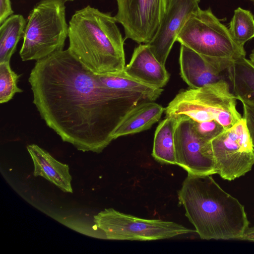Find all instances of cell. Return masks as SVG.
I'll return each instance as SVG.
<instances>
[{"instance_id":"6da1fadb","label":"cell","mask_w":254,"mask_h":254,"mask_svg":"<svg viewBox=\"0 0 254 254\" xmlns=\"http://www.w3.org/2000/svg\"><path fill=\"white\" fill-rule=\"evenodd\" d=\"M33 103L47 126L78 150L101 152L141 94L106 87L69 50L37 61L28 78Z\"/></svg>"},{"instance_id":"7a4b0ae2","label":"cell","mask_w":254,"mask_h":254,"mask_svg":"<svg viewBox=\"0 0 254 254\" xmlns=\"http://www.w3.org/2000/svg\"><path fill=\"white\" fill-rule=\"evenodd\" d=\"M179 203L202 240H241L249 227L244 206L212 175L188 174L178 192Z\"/></svg>"},{"instance_id":"3957f363","label":"cell","mask_w":254,"mask_h":254,"mask_svg":"<svg viewBox=\"0 0 254 254\" xmlns=\"http://www.w3.org/2000/svg\"><path fill=\"white\" fill-rule=\"evenodd\" d=\"M114 16L90 5L76 10L68 24L73 56L96 75L123 71L126 66L124 39Z\"/></svg>"},{"instance_id":"277c9868","label":"cell","mask_w":254,"mask_h":254,"mask_svg":"<svg viewBox=\"0 0 254 254\" xmlns=\"http://www.w3.org/2000/svg\"><path fill=\"white\" fill-rule=\"evenodd\" d=\"M176 41L199 54L222 71L235 60L245 57L232 39L228 28L210 7L193 12L179 32Z\"/></svg>"},{"instance_id":"5b68a950","label":"cell","mask_w":254,"mask_h":254,"mask_svg":"<svg viewBox=\"0 0 254 254\" xmlns=\"http://www.w3.org/2000/svg\"><path fill=\"white\" fill-rule=\"evenodd\" d=\"M237 100L228 83L221 79L199 88L180 91L165 111L166 116H186L195 122L214 120L227 129L243 118L237 110Z\"/></svg>"},{"instance_id":"8992f818","label":"cell","mask_w":254,"mask_h":254,"mask_svg":"<svg viewBox=\"0 0 254 254\" xmlns=\"http://www.w3.org/2000/svg\"><path fill=\"white\" fill-rule=\"evenodd\" d=\"M64 3L42 0L30 12L19 52L23 61H37L63 50L68 34Z\"/></svg>"},{"instance_id":"52a82bcc","label":"cell","mask_w":254,"mask_h":254,"mask_svg":"<svg viewBox=\"0 0 254 254\" xmlns=\"http://www.w3.org/2000/svg\"><path fill=\"white\" fill-rule=\"evenodd\" d=\"M94 222L102 238L112 240L153 241L195 232L174 222L141 218L113 208L94 215Z\"/></svg>"},{"instance_id":"ba28073f","label":"cell","mask_w":254,"mask_h":254,"mask_svg":"<svg viewBox=\"0 0 254 254\" xmlns=\"http://www.w3.org/2000/svg\"><path fill=\"white\" fill-rule=\"evenodd\" d=\"M210 141L216 174L232 181L251 171L254 147L243 118Z\"/></svg>"},{"instance_id":"9c48e42d","label":"cell","mask_w":254,"mask_h":254,"mask_svg":"<svg viewBox=\"0 0 254 254\" xmlns=\"http://www.w3.org/2000/svg\"><path fill=\"white\" fill-rule=\"evenodd\" d=\"M114 16L124 27L125 39L148 44L156 34L166 10L167 0H116Z\"/></svg>"},{"instance_id":"30bf717a","label":"cell","mask_w":254,"mask_h":254,"mask_svg":"<svg viewBox=\"0 0 254 254\" xmlns=\"http://www.w3.org/2000/svg\"><path fill=\"white\" fill-rule=\"evenodd\" d=\"M177 117L178 123L174 134L176 165L188 174H216L210 141H205L197 135L191 119L186 116Z\"/></svg>"},{"instance_id":"8fae6325","label":"cell","mask_w":254,"mask_h":254,"mask_svg":"<svg viewBox=\"0 0 254 254\" xmlns=\"http://www.w3.org/2000/svg\"><path fill=\"white\" fill-rule=\"evenodd\" d=\"M200 0H167L159 29L147 44L156 59L165 64L177 35L190 15L200 8Z\"/></svg>"},{"instance_id":"7c38bea8","label":"cell","mask_w":254,"mask_h":254,"mask_svg":"<svg viewBox=\"0 0 254 254\" xmlns=\"http://www.w3.org/2000/svg\"><path fill=\"white\" fill-rule=\"evenodd\" d=\"M124 71L142 83L158 88L165 86L170 78L165 66L156 59L147 44H140L134 49Z\"/></svg>"},{"instance_id":"4fadbf2b","label":"cell","mask_w":254,"mask_h":254,"mask_svg":"<svg viewBox=\"0 0 254 254\" xmlns=\"http://www.w3.org/2000/svg\"><path fill=\"white\" fill-rule=\"evenodd\" d=\"M180 75L190 88L197 89L221 78V70L189 48L181 45Z\"/></svg>"},{"instance_id":"5bb4252c","label":"cell","mask_w":254,"mask_h":254,"mask_svg":"<svg viewBox=\"0 0 254 254\" xmlns=\"http://www.w3.org/2000/svg\"><path fill=\"white\" fill-rule=\"evenodd\" d=\"M27 149L34 164L33 175L41 176L65 192L72 193V177L68 165L54 158L36 144H30Z\"/></svg>"},{"instance_id":"9a60e30c","label":"cell","mask_w":254,"mask_h":254,"mask_svg":"<svg viewBox=\"0 0 254 254\" xmlns=\"http://www.w3.org/2000/svg\"><path fill=\"white\" fill-rule=\"evenodd\" d=\"M165 108L153 101L144 102L129 111L113 133L115 139L124 135L135 134L150 128L158 122Z\"/></svg>"},{"instance_id":"2e32d148","label":"cell","mask_w":254,"mask_h":254,"mask_svg":"<svg viewBox=\"0 0 254 254\" xmlns=\"http://www.w3.org/2000/svg\"><path fill=\"white\" fill-rule=\"evenodd\" d=\"M227 70L236 99L254 106V63L242 57L234 61Z\"/></svg>"},{"instance_id":"e0dca14e","label":"cell","mask_w":254,"mask_h":254,"mask_svg":"<svg viewBox=\"0 0 254 254\" xmlns=\"http://www.w3.org/2000/svg\"><path fill=\"white\" fill-rule=\"evenodd\" d=\"M178 123L177 117L166 116L156 129L152 156L159 163L176 164L174 134Z\"/></svg>"},{"instance_id":"ac0fdd59","label":"cell","mask_w":254,"mask_h":254,"mask_svg":"<svg viewBox=\"0 0 254 254\" xmlns=\"http://www.w3.org/2000/svg\"><path fill=\"white\" fill-rule=\"evenodd\" d=\"M26 21L21 14H12L0 26V63L10 62L19 40L23 37Z\"/></svg>"},{"instance_id":"d6986e66","label":"cell","mask_w":254,"mask_h":254,"mask_svg":"<svg viewBox=\"0 0 254 254\" xmlns=\"http://www.w3.org/2000/svg\"><path fill=\"white\" fill-rule=\"evenodd\" d=\"M102 82L113 90L141 94L150 101L156 100L163 89L152 87L127 75L124 70L121 72L98 75Z\"/></svg>"},{"instance_id":"ffe728a7","label":"cell","mask_w":254,"mask_h":254,"mask_svg":"<svg viewBox=\"0 0 254 254\" xmlns=\"http://www.w3.org/2000/svg\"><path fill=\"white\" fill-rule=\"evenodd\" d=\"M228 29L237 45L244 50L245 44L254 37V16L252 13L240 7L234 10Z\"/></svg>"},{"instance_id":"44dd1931","label":"cell","mask_w":254,"mask_h":254,"mask_svg":"<svg viewBox=\"0 0 254 254\" xmlns=\"http://www.w3.org/2000/svg\"><path fill=\"white\" fill-rule=\"evenodd\" d=\"M20 76L13 71L9 62L0 63V103H7L17 93L23 90L17 86Z\"/></svg>"},{"instance_id":"7402d4cb","label":"cell","mask_w":254,"mask_h":254,"mask_svg":"<svg viewBox=\"0 0 254 254\" xmlns=\"http://www.w3.org/2000/svg\"><path fill=\"white\" fill-rule=\"evenodd\" d=\"M193 128L197 135L202 139L209 141L224 130V128L214 120L195 122L192 120Z\"/></svg>"},{"instance_id":"603a6c76","label":"cell","mask_w":254,"mask_h":254,"mask_svg":"<svg viewBox=\"0 0 254 254\" xmlns=\"http://www.w3.org/2000/svg\"><path fill=\"white\" fill-rule=\"evenodd\" d=\"M243 104V118L254 147V106L246 103Z\"/></svg>"},{"instance_id":"cb8c5ba5","label":"cell","mask_w":254,"mask_h":254,"mask_svg":"<svg viewBox=\"0 0 254 254\" xmlns=\"http://www.w3.org/2000/svg\"><path fill=\"white\" fill-rule=\"evenodd\" d=\"M13 12L10 0H0V24Z\"/></svg>"},{"instance_id":"d4e9b609","label":"cell","mask_w":254,"mask_h":254,"mask_svg":"<svg viewBox=\"0 0 254 254\" xmlns=\"http://www.w3.org/2000/svg\"><path fill=\"white\" fill-rule=\"evenodd\" d=\"M240 240L254 242V226L248 227Z\"/></svg>"},{"instance_id":"484cf974","label":"cell","mask_w":254,"mask_h":254,"mask_svg":"<svg viewBox=\"0 0 254 254\" xmlns=\"http://www.w3.org/2000/svg\"><path fill=\"white\" fill-rule=\"evenodd\" d=\"M250 60L254 63V49L252 51L250 55Z\"/></svg>"},{"instance_id":"4316f807","label":"cell","mask_w":254,"mask_h":254,"mask_svg":"<svg viewBox=\"0 0 254 254\" xmlns=\"http://www.w3.org/2000/svg\"><path fill=\"white\" fill-rule=\"evenodd\" d=\"M63 0V1H73L74 0Z\"/></svg>"},{"instance_id":"83f0119b","label":"cell","mask_w":254,"mask_h":254,"mask_svg":"<svg viewBox=\"0 0 254 254\" xmlns=\"http://www.w3.org/2000/svg\"><path fill=\"white\" fill-rule=\"evenodd\" d=\"M254 3V0H248Z\"/></svg>"}]
</instances>
